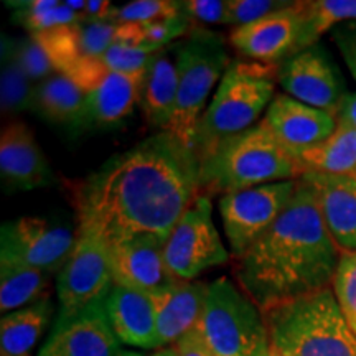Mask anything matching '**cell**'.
<instances>
[{
  "instance_id": "6da1fadb",
  "label": "cell",
  "mask_w": 356,
  "mask_h": 356,
  "mask_svg": "<svg viewBox=\"0 0 356 356\" xmlns=\"http://www.w3.org/2000/svg\"><path fill=\"white\" fill-rule=\"evenodd\" d=\"M200 195V159L162 131L114 155L73 191L78 228L106 244L150 234L167 241Z\"/></svg>"
},
{
  "instance_id": "7a4b0ae2",
  "label": "cell",
  "mask_w": 356,
  "mask_h": 356,
  "mask_svg": "<svg viewBox=\"0 0 356 356\" xmlns=\"http://www.w3.org/2000/svg\"><path fill=\"white\" fill-rule=\"evenodd\" d=\"M340 254L314 190L299 178L282 215L236 259L234 275L241 291L266 310L330 286Z\"/></svg>"
},
{
  "instance_id": "3957f363",
  "label": "cell",
  "mask_w": 356,
  "mask_h": 356,
  "mask_svg": "<svg viewBox=\"0 0 356 356\" xmlns=\"http://www.w3.org/2000/svg\"><path fill=\"white\" fill-rule=\"evenodd\" d=\"M261 312L269 343L282 356H356V335L330 286Z\"/></svg>"
},
{
  "instance_id": "277c9868",
  "label": "cell",
  "mask_w": 356,
  "mask_h": 356,
  "mask_svg": "<svg viewBox=\"0 0 356 356\" xmlns=\"http://www.w3.org/2000/svg\"><path fill=\"white\" fill-rule=\"evenodd\" d=\"M300 177L296 157L262 124L228 137L200 160V193L210 198Z\"/></svg>"
},
{
  "instance_id": "5b68a950",
  "label": "cell",
  "mask_w": 356,
  "mask_h": 356,
  "mask_svg": "<svg viewBox=\"0 0 356 356\" xmlns=\"http://www.w3.org/2000/svg\"><path fill=\"white\" fill-rule=\"evenodd\" d=\"M279 65L231 60L215 96L200 119L195 152L202 160L222 140L254 127L274 101Z\"/></svg>"
},
{
  "instance_id": "8992f818",
  "label": "cell",
  "mask_w": 356,
  "mask_h": 356,
  "mask_svg": "<svg viewBox=\"0 0 356 356\" xmlns=\"http://www.w3.org/2000/svg\"><path fill=\"white\" fill-rule=\"evenodd\" d=\"M172 48L177 58L178 92L168 131L195 150V134L207 111V99L228 70L231 58L220 33L198 26L186 38L172 43Z\"/></svg>"
},
{
  "instance_id": "52a82bcc",
  "label": "cell",
  "mask_w": 356,
  "mask_h": 356,
  "mask_svg": "<svg viewBox=\"0 0 356 356\" xmlns=\"http://www.w3.org/2000/svg\"><path fill=\"white\" fill-rule=\"evenodd\" d=\"M197 332L215 356H257L270 345L261 309L228 277L208 284Z\"/></svg>"
},
{
  "instance_id": "ba28073f",
  "label": "cell",
  "mask_w": 356,
  "mask_h": 356,
  "mask_svg": "<svg viewBox=\"0 0 356 356\" xmlns=\"http://www.w3.org/2000/svg\"><path fill=\"white\" fill-rule=\"evenodd\" d=\"M170 274L177 280L190 282L203 270L229 261V252L221 241L213 221L211 198L198 195L186 208L163 246Z\"/></svg>"
},
{
  "instance_id": "9c48e42d",
  "label": "cell",
  "mask_w": 356,
  "mask_h": 356,
  "mask_svg": "<svg viewBox=\"0 0 356 356\" xmlns=\"http://www.w3.org/2000/svg\"><path fill=\"white\" fill-rule=\"evenodd\" d=\"M297 185L299 178L254 186L220 198L218 204L222 229L231 254L236 259H239L282 215L296 193Z\"/></svg>"
},
{
  "instance_id": "30bf717a",
  "label": "cell",
  "mask_w": 356,
  "mask_h": 356,
  "mask_svg": "<svg viewBox=\"0 0 356 356\" xmlns=\"http://www.w3.org/2000/svg\"><path fill=\"white\" fill-rule=\"evenodd\" d=\"M76 246L56 280L58 315H73L104 302L114 286L108 244L99 236L76 228Z\"/></svg>"
},
{
  "instance_id": "8fae6325",
  "label": "cell",
  "mask_w": 356,
  "mask_h": 356,
  "mask_svg": "<svg viewBox=\"0 0 356 356\" xmlns=\"http://www.w3.org/2000/svg\"><path fill=\"white\" fill-rule=\"evenodd\" d=\"M277 83L287 96L337 118L348 95L340 70L320 44L286 58L277 68Z\"/></svg>"
},
{
  "instance_id": "7c38bea8",
  "label": "cell",
  "mask_w": 356,
  "mask_h": 356,
  "mask_svg": "<svg viewBox=\"0 0 356 356\" xmlns=\"http://www.w3.org/2000/svg\"><path fill=\"white\" fill-rule=\"evenodd\" d=\"M78 233L42 216H20L2 225L0 246L44 273L60 274L76 246Z\"/></svg>"
},
{
  "instance_id": "4fadbf2b",
  "label": "cell",
  "mask_w": 356,
  "mask_h": 356,
  "mask_svg": "<svg viewBox=\"0 0 356 356\" xmlns=\"http://www.w3.org/2000/svg\"><path fill=\"white\" fill-rule=\"evenodd\" d=\"M304 24L300 2H292L264 19L234 29L229 42L234 50L248 60L280 65L299 50Z\"/></svg>"
},
{
  "instance_id": "5bb4252c",
  "label": "cell",
  "mask_w": 356,
  "mask_h": 356,
  "mask_svg": "<svg viewBox=\"0 0 356 356\" xmlns=\"http://www.w3.org/2000/svg\"><path fill=\"white\" fill-rule=\"evenodd\" d=\"M121 346L99 302L73 315H58L37 356H118Z\"/></svg>"
},
{
  "instance_id": "9a60e30c",
  "label": "cell",
  "mask_w": 356,
  "mask_h": 356,
  "mask_svg": "<svg viewBox=\"0 0 356 356\" xmlns=\"http://www.w3.org/2000/svg\"><path fill=\"white\" fill-rule=\"evenodd\" d=\"M163 246V239L150 234L131 236L109 243L114 284L150 293L178 282L168 270Z\"/></svg>"
},
{
  "instance_id": "2e32d148",
  "label": "cell",
  "mask_w": 356,
  "mask_h": 356,
  "mask_svg": "<svg viewBox=\"0 0 356 356\" xmlns=\"http://www.w3.org/2000/svg\"><path fill=\"white\" fill-rule=\"evenodd\" d=\"M292 157L299 160L310 147L330 137L337 129V118L315 109L287 95H277L259 122Z\"/></svg>"
},
{
  "instance_id": "e0dca14e",
  "label": "cell",
  "mask_w": 356,
  "mask_h": 356,
  "mask_svg": "<svg viewBox=\"0 0 356 356\" xmlns=\"http://www.w3.org/2000/svg\"><path fill=\"white\" fill-rule=\"evenodd\" d=\"M0 178L8 193L43 188L55 180L42 147L25 122H12L2 129Z\"/></svg>"
},
{
  "instance_id": "ac0fdd59",
  "label": "cell",
  "mask_w": 356,
  "mask_h": 356,
  "mask_svg": "<svg viewBox=\"0 0 356 356\" xmlns=\"http://www.w3.org/2000/svg\"><path fill=\"white\" fill-rule=\"evenodd\" d=\"M314 190L328 233L340 252L356 251V177L304 173Z\"/></svg>"
},
{
  "instance_id": "d6986e66",
  "label": "cell",
  "mask_w": 356,
  "mask_h": 356,
  "mask_svg": "<svg viewBox=\"0 0 356 356\" xmlns=\"http://www.w3.org/2000/svg\"><path fill=\"white\" fill-rule=\"evenodd\" d=\"M208 284L200 280L178 282L150 292L157 315L159 350L170 348L186 333L197 328L202 318Z\"/></svg>"
},
{
  "instance_id": "ffe728a7",
  "label": "cell",
  "mask_w": 356,
  "mask_h": 356,
  "mask_svg": "<svg viewBox=\"0 0 356 356\" xmlns=\"http://www.w3.org/2000/svg\"><path fill=\"white\" fill-rule=\"evenodd\" d=\"M111 328L122 345L159 350L157 315L149 292L114 284L104 299Z\"/></svg>"
},
{
  "instance_id": "44dd1931",
  "label": "cell",
  "mask_w": 356,
  "mask_h": 356,
  "mask_svg": "<svg viewBox=\"0 0 356 356\" xmlns=\"http://www.w3.org/2000/svg\"><path fill=\"white\" fill-rule=\"evenodd\" d=\"M144 73L108 71L84 91V109L79 129L111 127L129 118L140 101Z\"/></svg>"
},
{
  "instance_id": "7402d4cb",
  "label": "cell",
  "mask_w": 356,
  "mask_h": 356,
  "mask_svg": "<svg viewBox=\"0 0 356 356\" xmlns=\"http://www.w3.org/2000/svg\"><path fill=\"white\" fill-rule=\"evenodd\" d=\"M178 70L172 44L150 58L142 83L140 108L145 121L155 129L168 131L177 106Z\"/></svg>"
},
{
  "instance_id": "603a6c76",
  "label": "cell",
  "mask_w": 356,
  "mask_h": 356,
  "mask_svg": "<svg viewBox=\"0 0 356 356\" xmlns=\"http://www.w3.org/2000/svg\"><path fill=\"white\" fill-rule=\"evenodd\" d=\"M51 279V274L0 246V310L3 315L47 300Z\"/></svg>"
},
{
  "instance_id": "cb8c5ba5",
  "label": "cell",
  "mask_w": 356,
  "mask_h": 356,
  "mask_svg": "<svg viewBox=\"0 0 356 356\" xmlns=\"http://www.w3.org/2000/svg\"><path fill=\"white\" fill-rule=\"evenodd\" d=\"M55 305L50 299L13 310L0 320V356H32L50 327Z\"/></svg>"
},
{
  "instance_id": "d4e9b609",
  "label": "cell",
  "mask_w": 356,
  "mask_h": 356,
  "mask_svg": "<svg viewBox=\"0 0 356 356\" xmlns=\"http://www.w3.org/2000/svg\"><path fill=\"white\" fill-rule=\"evenodd\" d=\"M297 162L302 168V175L323 173L356 177V131L343 122H338L330 137L307 149Z\"/></svg>"
},
{
  "instance_id": "484cf974",
  "label": "cell",
  "mask_w": 356,
  "mask_h": 356,
  "mask_svg": "<svg viewBox=\"0 0 356 356\" xmlns=\"http://www.w3.org/2000/svg\"><path fill=\"white\" fill-rule=\"evenodd\" d=\"M83 109V89L63 73L53 74L35 86L33 113L47 121L79 127Z\"/></svg>"
},
{
  "instance_id": "4316f807",
  "label": "cell",
  "mask_w": 356,
  "mask_h": 356,
  "mask_svg": "<svg viewBox=\"0 0 356 356\" xmlns=\"http://www.w3.org/2000/svg\"><path fill=\"white\" fill-rule=\"evenodd\" d=\"M300 6L305 24L297 53L317 44L323 33L338 25L356 22V0H307Z\"/></svg>"
},
{
  "instance_id": "83f0119b",
  "label": "cell",
  "mask_w": 356,
  "mask_h": 356,
  "mask_svg": "<svg viewBox=\"0 0 356 356\" xmlns=\"http://www.w3.org/2000/svg\"><path fill=\"white\" fill-rule=\"evenodd\" d=\"M33 81L25 74L13 55L12 38L2 37V74H0V106L3 114L33 111Z\"/></svg>"
},
{
  "instance_id": "f1b7e54d",
  "label": "cell",
  "mask_w": 356,
  "mask_h": 356,
  "mask_svg": "<svg viewBox=\"0 0 356 356\" xmlns=\"http://www.w3.org/2000/svg\"><path fill=\"white\" fill-rule=\"evenodd\" d=\"M7 7L15 8L13 22L24 26L30 35H37L81 22L83 17L70 10L58 0H29V2H7Z\"/></svg>"
},
{
  "instance_id": "f546056e",
  "label": "cell",
  "mask_w": 356,
  "mask_h": 356,
  "mask_svg": "<svg viewBox=\"0 0 356 356\" xmlns=\"http://www.w3.org/2000/svg\"><path fill=\"white\" fill-rule=\"evenodd\" d=\"M162 48L152 44H131V43H114L97 56L96 60L108 71L114 73H144L150 63V58Z\"/></svg>"
},
{
  "instance_id": "4dcf8cb0",
  "label": "cell",
  "mask_w": 356,
  "mask_h": 356,
  "mask_svg": "<svg viewBox=\"0 0 356 356\" xmlns=\"http://www.w3.org/2000/svg\"><path fill=\"white\" fill-rule=\"evenodd\" d=\"M177 15H180V6L175 0H136L126 6L114 7L109 22L147 25L152 22L173 19Z\"/></svg>"
},
{
  "instance_id": "1f68e13d",
  "label": "cell",
  "mask_w": 356,
  "mask_h": 356,
  "mask_svg": "<svg viewBox=\"0 0 356 356\" xmlns=\"http://www.w3.org/2000/svg\"><path fill=\"white\" fill-rule=\"evenodd\" d=\"M330 287L341 314L356 335V251L341 252Z\"/></svg>"
},
{
  "instance_id": "d6a6232c",
  "label": "cell",
  "mask_w": 356,
  "mask_h": 356,
  "mask_svg": "<svg viewBox=\"0 0 356 356\" xmlns=\"http://www.w3.org/2000/svg\"><path fill=\"white\" fill-rule=\"evenodd\" d=\"M13 55H15L17 61L25 71V74L32 81H44L55 74V65H53L50 55L44 50L43 44L38 42L37 37L30 35V37L13 40Z\"/></svg>"
},
{
  "instance_id": "836d02e7",
  "label": "cell",
  "mask_w": 356,
  "mask_h": 356,
  "mask_svg": "<svg viewBox=\"0 0 356 356\" xmlns=\"http://www.w3.org/2000/svg\"><path fill=\"white\" fill-rule=\"evenodd\" d=\"M228 2V22L226 25L244 26L257 22L270 13L286 8L292 2L282 0H226Z\"/></svg>"
},
{
  "instance_id": "e575fe53",
  "label": "cell",
  "mask_w": 356,
  "mask_h": 356,
  "mask_svg": "<svg viewBox=\"0 0 356 356\" xmlns=\"http://www.w3.org/2000/svg\"><path fill=\"white\" fill-rule=\"evenodd\" d=\"M197 26L191 24L181 12L180 15L173 17V19L159 20L152 22V24L142 25L145 44H152V47L157 48H165L168 44L175 43L173 40H177L185 33H190V30L193 32Z\"/></svg>"
},
{
  "instance_id": "d590c367",
  "label": "cell",
  "mask_w": 356,
  "mask_h": 356,
  "mask_svg": "<svg viewBox=\"0 0 356 356\" xmlns=\"http://www.w3.org/2000/svg\"><path fill=\"white\" fill-rule=\"evenodd\" d=\"M178 6L193 25H226L228 22V2L222 0H185Z\"/></svg>"
},
{
  "instance_id": "8d00e7d4",
  "label": "cell",
  "mask_w": 356,
  "mask_h": 356,
  "mask_svg": "<svg viewBox=\"0 0 356 356\" xmlns=\"http://www.w3.org/2000/svg\"><path fill=\"white\" fill-rule=\"evenodd\" d=\"M332 40L340 50L341 58L356 81V22H346L333 29Z\"/></svg>"
},
{
  "instance_id": "74e56055",
  "label": "cell",
  "mask_w": 356,
  "mask_h": 356,
  "mask_svg": "<svg viewBox=\"0 0 356 356\" xmlns=\"http://www.w3.org/2000/svg\"><path fill=\"white\" fill-rule=\"evenodd\" d=\"M170 348L177 356H215L203 341V338L200 337L197 328L186 333L184 338H180Z\"/></svg>"
},
{
  "instance_id": "f35d334b",
  "label": "cell",
  "mask_w": 356,
  "mask_h": 356,
  "mask_svg": "<svg viewBox=\"0 0 356 356\" xmlns=\"http://www.w3.org/2000/svg\"><path fill=\"white\" fill-rule=\"evenodd\" d=\"M114 6L108 0H88L83 12V20H109Z\"/></svg>"
},
{
  "instance_id": "ab89813d",
  "label": "cell",
  "mask_w": 356,
  "mask_h": 356,
  "mask_svg": "<svg viewBox=\"0 0 356 356\" xmlns=\"http://www.w3.org/2000/svg\"><path fill=\"white\" fill-rule=\"evenodd\" d=\"M338 122L353 127L356 131V92H348L341 102L340 113L337 115Z\"/></svg>"
},
{
  "instance_id": "60d3db41",
  "label": "cell",
  "mask_w": 356,
  "mask_h": 356,
  "mask_svg": "<svg viewBox=\"0 0 356 356\" xmlns=\"http://www.w3.org/2000/svg\"><path fill=\"white\" fill-rule=\"evenodd\" d=\"M63 3L70 8V10L78 13V15H83L84 8H86L88 0H66V2H63Z\"/></svg>"
},
{
  "instance_id": "b9f144b4",
  "label": "cell",
  "mask_w": 356,
  "mask_h": 356,
  "mask_svg": "<svg viewBox=\"0 0 356 356\" xmlns=\"http://www.w3.org/2000/svg\"><path fill=\"white\" fill-rule=\"evenodd\" d=\"M257 356H282V355H280L279 353V351L277 350H275V348H273V346H267V348L266 350H262L261 351V353L259 355H257Z\"/></svg>"
},
{
  "instance_id": "7bdbcfd3",
  "label": "cell",
  "mask_w": 356,
  "mask_h": 356,
  "mask_svg": "<svg viewBox=\"0 0 356 356\" xmlns=\"http://www.w3.org/2000/svg\"><path fill=\"white\" fill-rule=\"evenodd\" d=\"M152 356H177L173 353L172 348H162V350H157Z\"/></svg>"
},
{
  "instance_id": "ee69618b",
  "label": "cell",
  "mask_w": 356,
  "mask_h": 356,
  "mask_svg": "<svg viewBox=\"0 0 356 356\" xmlns=\"http://www.w3.org/2000/svg\"><path fill=\"white\" fill-rule=\"evenodd\" d=\"M118 356H144V355L139 353V351H129V350H122L121 353H119Z\"/></svg>"
}]
</instances>
